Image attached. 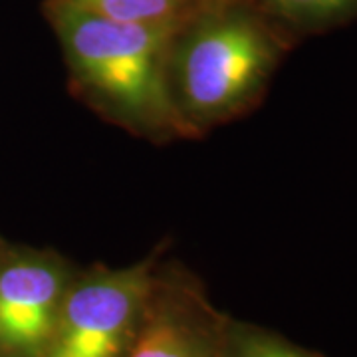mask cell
Returning a JSON list of instances; mask_svg holds the SVG:
<instances>
[{"mask_svg":"<svg viewBox=\"0 0 357 357\" xmlns=\"http://www.w3.org/2000/svg\"><path fill=\"white\" fill-rule=\"evenodd\" d=\"M294 40L250 0H215L181 26L171 89L197 131L244 112L262 96Z\"/></svg>","mask_w":357,"mask_h":357,"instance_id":"cell-2","label":"cell"},{"mask_svg":"<svg viewBox=\"0 0 357 357\" xmlns=\"http://www.w3.org/2000/svg\"><path fill=\"white\" fill-rule=\"evenodd\" d=\"M70 76L103 115L147 135H187L171 89V48L181 26L117 22L66 0H46Z\"/></svg>","mask_w":357,"mask_h":357,"instance_id":"cell-1","label":"cell"},{"mask_svg":"<svg viewBox=\"0 0 357 357\" xmlns=\"http://www.w3.org/2000/svg\"><path fill=\"white\" fill-rule=\"evenodd\" d=\"M227 319L195 286L155 276L139 330L123 357H222Z\"/></svg>","mask_w":357,"mask_h":357,"instance_id":"cell-5","label":"cell"},{"mask_svg":"<svg viewBox=\"0 0 357 357\" xmlns=\"http://www.w3.org/2000/svg\"><path fill=\"white\" fill-rule=\"evenodd\" d=\"M72 278L52 252L0 258V357H44Z\"/></svg>","mask_w":357,"mask_h":357,"instance_id":"cell-4","label":"cell"},{"mask_svg":"<svg viewBox=\"0 0 357 357\" xmlns=\"http://www.w3.org/2000/svg\"><path fill=\"white\" fill-rule=\"evenodd\" d=\"M222 357H326L252 324L227 321Z\"/></svg>","mask_w":357,"mask_h":357,"instance_id":"cell-8","label":"cell"},{"mask_svg":"<svg viewBox=\"0 0 357 357\" xmlns=\"http://www.w3.org/2000/svg\"><path fill=\"white\" fill-rule=\"evenodd\" d=\"M86 13L117 22L183 26L215 0H66Z\"/></svg>","mask_w":357,"mask_h":357,"instance_id":"cell-7","label":"cell"},{"mask_svg":"<svg viewBox=\"0 0 357 357\" xmlns=\"http://www.w3.org/2000/svg\"><path fill=\"white\" fill-rule=\"evenodd\" d=\"M290 36H306L357 18V0H250Z\"/></svg>","mask_w":357,"mask_h":357,"instance_id":"cell-6","label":"cell"},{"mask_svg":"<svg viewBox=\"0 0 357 357\" xmlns=\"http://www.w3.org/2000/svg\"><path fill=\"white\" fill-rule=\"evenodd\" d=\"M153 264L96 268L74 276L44 357H123L139 330Z\"/></svg>","mask_w":357,"mask_h":357,"instance_id":"cell-3","label":"cell"}]
</instances>
